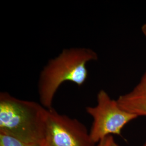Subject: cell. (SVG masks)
<instances>
[{
    "label": "cell",
    "instance_id": "obj_6",
    "mask_svg": "<svg viewBox=\"0 0 146 146\" xmlns=\"http://www.w3.org/2000/svg\"><path fill=\"white\" fill-rule=\"evenodd\" d=\"M0 146H42V144L28 143L0 133Z\"/></svg>",
    "mask_w": 146,
    "mask_h": 146
},
{
    "label": "cell",
    "instance_id": "obj_1",
    "mask_svg": "<svg viewBox=\"0 0 146 146\" xmlns=\"http://www.w3.org/2000/svg\"><path fill=\"white\" fill-rule=\"evenodd\" d=\"M98 60L96 52L84 47L63 49L56 57L50 60L38 79L40 104L47 110L52 108L55 95L65 82H73L79 87L84 85L88 75L87 63Z\"/></svg>",
    "mask_w": 146,
    "mask_h": 146
},
{
    "label": "cell",
    "instance_id": "obj_8",
    "mask_svg": "<svg viewBox=\"0 0 146 146\" xmlns=\"http://www.w3.org/2000/svg\"><path fill=\"white\" fill-rule=\"evenodd\" d=\"M143 146H146V142H145V143H144V145H143Z\"/></svg>",
    "mask_w": 146,
    "mask_h": 146
},
{
    "label": "cell",
    "instance_id": "obj_2",
    "mask_svg": "<svg viewBox=\"0 0 146 146\" xmlns=\"http://www.w3.org/2000/svg\"><path fill=\"white\" fill-rule=\"evenodd\" d=\"M47 109L34 101L0 93V133L21 141L42 144Z\"/></svg>",
    "mask_w": 146,
    "mask_h": 146
},
{
    "label": "cell",
    "instance_id": "obj_3",
    "mask_svg": "<svg viewBox=\"0 0 146 146\" xmlns=\"http://www.w3.org/2000/svg\"><path fill=\"white\" fill-rule=\"evenodd\" d=\"M86 111L93 120L89 134L95 143L108 136L120 135L126 125L139 117L122 110L102 89L97 94V104L88 106Z\"/></svg>",
    "mask_w": 146,
    "mask_h": 146
},
{
    "label": "cell",
    "instance_id": "obj_4",
    "mask_svg": "<svg viewBox=\"0 0 146 146\" xmlns=\"http://www.w3.org/2000/svg\"><path fill=\"white\" fill-rule=\"evenodd\" d=\"M86 126L76 119L47 110L42 146H95Z\"/></svg>",
    "mask_w": 146,
    "mask_h": 146
},
{
    "label": "cell",
    "instance_id": "obj_7",
    "mask_svg": "<svg viewBox=\"0 0 146 146\" xmlns=\"http://www.w3.org/2000/svg\"><path fill=\"white\" fill-rule=\"evenodd\" d=\"M96 146H120L116 142L113 136L110 135L104 137V139L98 143Z\"/></svg>",
    "mask_w": 146,
    "mask_h": 146
},
{
    "label": "cell",
    "instance_id": "obj_5",
    "mask_svg": "<svg viewBox=\"0 0 146 146\" xmlns=\"http://www.w3.org/2000/svg\"><path fill=\"white\" fill-rule=\"evenodd\" d=\"M141 31L146 39V22ZM117 102L122 110L137 116H146V70L135 87L129 93L120 96Z\"/></svg>",
    "mask_w": 146,
    "mask_h": 146
}]
</instances>
